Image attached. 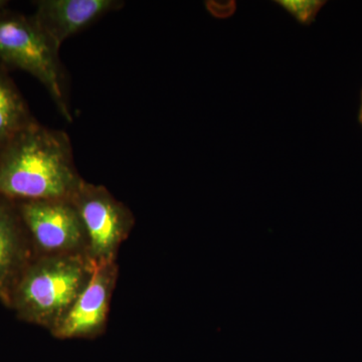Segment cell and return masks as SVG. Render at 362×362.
<instances>
[{
	"label": "cell",
	"instance_id": "1",
	"mask_svg": "<svg viewBox=\"0 0 362 362\" xmlns=\"http://www.w3.org/2000/svg\"><path fill=\"white\" fill-rule=\"evenodd\" d=\"M83 180L64 131L33 122L0 150V197L6 199H70Z\"/></svg>",
	"mask_w": 362,
	"mask_h": 362
},
{
	"label": "cell",
	"instance_id": "2",
	"mask_svg": "<svg viewBox=\"0 0 362 362\" xmlns=\"http://www.w3.org/2000/svg\"><path fill=\"white\" fill-rule=\"evenodd\" d=\"M94 267L85 254L45 255L21 274L11 303L21 318L52 331L87 286Z\"/></svg>",
	"mask_w": 362,
	"mask_h": 362
},
{
	"label": "cell",
	"instance_id": "3",
	"mask_svg": "<svg viewBox=\"0 0 362 362\" xmlns=\"http://www.w3.org/2000/svg\"><path fill=\"white\" fill-rule=\"evenodd\" d=\"M59 47L33 18L0 14V63L20 69L45 86L62 116L73 121Z\"/></svg>",
	"mask_w": 362,
	"mask_h": 362
},
{
	"label": "cell",
	"instance_id": "4",
	"mask_svg": "<svg viewBox=\"0 0 362 362\" xmlns=\"http://www.w3.org/2000/svg\"><path fill=\"white\" fill-rule=\"evenodd\" d=\"M70 199L85 228L88 258L94 265L114 261L134 225L130 209L106 187L85 180Z\"/></svg>",
	"mask_w": 362,
	"mask_h": 362
},
{
	"label": "cell",
	"instance_id": "5",
	"mask_svg": "<svg viewBox=\"0 0 362 362\" xmlns=\"http://www.w3.org/2000/svg\"><path fill=\"white\" fill-rule=\"evenodd\" d=\"M20 216L47 255H87V235L71 199L23 202Z\"/></svg>",
	"mask_w": 362,
	"mask_h": 362
},
{
	"label": "cell",
	"instance_id": "6",
	"mask_svg": "<svg viewBox=\"0 0 362 362\" xmlns=\"http://www.w3.org/2000/svg\"><path fill=\"white\" fill-rule=\"evenodd\" d=\"M117 273L115 259L95 265L87 286L63 320L52 331L54 337L63 339L90 337L103 331Z\"/></svg>",
	"mask_w": 362,
	"mask_h": 362
},
{
	"label": "cell",
	"instance_id": "7",
	"mask_svg": "<svg viewBox=\"0 0 362 362\" xmlns=\"http://www.w3.org/2000/svg\"><path fill=\"white\" fill-rule=\"evenodd\" d=\"M124 6L119 0H42L33 20L59 47L76 33Z\"/></svg>",
	"mask_w": 362,
	"mask_h": 362
},
{
	"label": "cell",
	"instance_id": "8",
	"mask_svg": "<svg viewBox=\"0 0 362 362\" xmlns=\"http://www.w3.org/2000/svg\"><path fill=\"white\" fill-rule=\"evenodd\" d=\"M21 221L20 214L0 201V298L7 303H11L14 286L25 268Z\"/></svg>",
	"mask_w": 362,
	"mask_h": 362
},
{
	"label": "cell",
	"instance_id": "9",
	"mask_svg": "<svg viewBox=\"0 0 362 362\" xmlns=\"http://www.w3.org/2000/svg\"><path fill=\"white\" fill-rule=\"evenodd\" d=\"M33 122L20 92L0 70V150Z\"/></svg>",
	"mask_w": 362,
	"mask_h": 362
},
{
	"label": "cell",
	"instance_id": "10",
	"mask_svg": "<svg viewBox=\"0 0 362 362\" xmlns=\"http://www.w3.org/2000/svg\"><path fill=\"white\" fill-rule=\"evenodd\" d=\"M282 4L289 9L290 13L295 14L298 20L307 23L314 18L322 4L319 1H288L282 2Z\"/></svg>",
	"mask_w": 362,
	"mask_h": 362
},
{
	"label": "cell",
	"instance_id": "11",
	"mask_svg": "<svg viewBox=\"0 0 362 362\" xmlns=\"http://www.w3.org/2000/svg\"><path fill=\"white\" fill-rule=\"evenodd\" d=\"M235 2H211L209 9L211 13L216 14L218 18H228L235 11Z\"/></svg>",
	"mask_w": 362,
	"mask_h": 362
},
{
	"label": "cell",
	"instance_id": "12",
	"mask_svg": "<svg viewBox=\"0 0 362 362\" xmlns=\"http://www.w3.org/2000/svg\"><path fill=\"white\" fill-rule=\"evenodd\" d=\"M6 6V1H2V0H0V14L4 13V7Z\"/></svg>",
	"mask_w": 362,
	"mask_h": 362
}]
</instances>
